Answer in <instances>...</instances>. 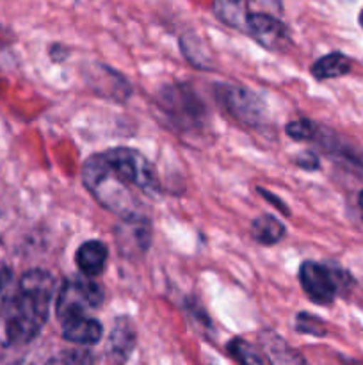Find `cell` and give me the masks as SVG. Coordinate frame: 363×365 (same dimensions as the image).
<instances>
[{
    "label": "cell",
    "instance_id": "6da1fadb",
    "mask_svg": "<svg viewBox=\"0 0 363 365\" xmlns=\"http://www.w3.org/2000/svg\"><path fill=\"white\" fill-rule=\"evenodd\" d=\"M80 178L93 198L120 217L142 216L146 203L160 195L155 166L139 150L127 146L93 153L82 164Z\"/></svg>",
    "mask_w": 363,
    "mask_h": 365
},
{
    "label": "cell",
    "instance_id": "7a4b0ae2",
    "mask_svg": "<svg viewBox=\"0 0 363 365\" xmlns=\"http://www.w3.org/2000/svg\"><path fill=\"white\" fill-rule=\"evenodd\" d=\"M53 282L52 274L43 269H32L20 278L6 310V339L9 346H27L41 334L48 321Z\"/></svg>",
    "mask_w": 363,
    "mask_h": 365
},
{
    "label": "cell",
    "instance_id": "3957f363",
    "mask_svg": "<svg viewBox=\"0 0 363 365\" xmlns=\"http://www.w3.org/2000/svg\"><path fill=\"white\" fill-rule=\"evenodd\" d=\"M157 106L173 127L184 132L203 127L209 116L203 100L187 84L164 86L157 93Z\"/></svg>",
    "mask_w": 363,
    "mask_h": 365
},
{
    "label": "cell",
    "instance_id": "277c9868",
    "mask_svg": "<svg viewBox=\"0 0 363 365\" xmlns=\"http://www.w3.org/2000/svg\"><path fill=\"white\" fill-rule=\"evenodd\" d=\"M302 291L317 305H330L340 292L351 287L352 278L337 266L306 260L299 267Z\"/></svg>",
    "mask_w": 363,
    "mask_h": 365
},
{
    "label": "cell",
    "instance_id": "5b68a950",
    "mask_svg": "<svg viewBox=\"0 0 363 365\" xmlns=\"http://www.w3.org/2000/svg\"><path fill=\"white\" fill-rule=\"evenodd\" d=\"M103 298L105 294H103L100 284L89 280V278H71L63 285L59 296H57V319L63 323L71 317L89 316L102 307Z\"/></svg>",
    "mask_w": 363,
    "mask_h": 365
},
{
    "label": "cell",
    "instance_id": "8992f818",
    "mask_svg": "<svg viewBox=\"0 0 363 365\" xmlns=\"http://www.w3.org/2000/svg\"><path fill=\"white\" fill-rule=\"evenodd\" d=\"M217 102L233 120L246 127H258L265 118V103L256 93L238 84H217Z\"/></svg>",
    "mask_w": 363,
    "mask_h": 365
},
{
    "label": "cell",
    "instance_id": "52a82bcc",
    "mask_svg": "<svg viewBox=\"0 0 363 365\" xmlns=\"http://www.w3.org/2000/svg\"><path fill=\"white\" fill-rule=\"evenodd\" d=\"M152 223L144 214L142 216L121 217L120 225L114 228L117 250H120L121 255L128 257V259L148 252L149 245H152Z\"/></svg>",
    "mask_w": 363,
    "mask_h": 365
},
{
    "label": "cell",
    "instance_id": "ba28073f",
    "mask_svg": "<svg viewBox=\"0 0 363 365\" xmlns=\"http://www.w3.org/2000/svg\"><path fill=\"white\" fill-rule=\"evenodd\" d=\"M248 34L256 43L273 52H281L290 45V34L281 20L269 13H251L248 20Z\"/></svg>",
    "mask_w": 363,
    "mask_h": 365
},
{
    "label": "cell",
    "instance_id": "9c48e42d",
    "mask_svg": "<svg viewBox=\"0 0 363 365\" xmlns=\"http://www.w3.org/2000/svg\"><path fill=\"white\" fill-rule=\"evenodd\" d=\"M135 348V328L128 317L121 316L114 321L107 341V353L116 364H125Z\"/></svg>",
    "mask_w": 363,
    "mask_h": 365
},
{
    "label": "cell",
    "instance_id": "30bf717a",
    "mask_svg": "<svg viewBox=\"0 0 363 365\" xmlns=\"http://www.w3.org/2000/svg\"><path fill=\"white\" fill-rule=\"evenodd\" d=\"M63 337L68 342L80 346L96 344L103 335V327L91 316H78L63 321Z\"/></svg>",
    "mask_w": 363,
    "mask_h": 365
},
{
    "label": "cell",
    "instance_id": "8fae6325",
    "mask_svg": "<svg viewBox=\"0 0 363 365\" xmlns=\"http://www.w3.org/2000/svg\"><path fill=\"white\" fill-rule=\"evenodd\" d=\"M107 259H109V250L102 241H85L78 246L75 253V262L84 277L95 278L103 273L105 269Z\"/></svg>",
    "mask_w": 363,
    "mask_h": 365
},
{
    "label": "cell",
    "instance_id": "7c38bea8",
    "mask_svg": "<svg viewBox=\"0 0 363 365\" xmlns=\"http://www.w3.org/2000/svg\"><path fill=\"white\" fill-rule=\"evenodd\" d=\"M260 344L265 351L270 365H308L299 351L287 344L280 335L265 330L260 334Z\"/></svg>",
    "mask_w": 363,
    "mask_h": 365
},
{
    "label": "cell",
    "instance_id": "4fadbf2b",
    "mask_svg": "<svg viewBox=\"0 0 363 365\" xmlns=\"http://www.w3.org/2000/svg\"><path fill=\"white\" fill-rule=\"evenodd\" d=\"M212 11L217 20L237 31L248 32L249 0H214Z\"/></svg>",
    "mask_w": 363,
    "mask_h": 365
},
{
    "label": "cell",
    "instance_id": "5bb4252c",
    "mask_svg": "<svg viewBox=\"0 0 363 365\" xmlns=\"http://www.w3.org/2000/svg\"><path fill=\"white\" fill-rule=\"evenodd\" d=\"M351 59L342 52H331L320 57L312 64V75L317 81H330V78L344 77L351 71Z\"/></svg>",
    "mask_w": 363,
    "mask_h": 365
},
{
    "label": "cell",
    "instance_id": "9a60e30c",
    "mask_svg": "<svg viewBox=\"0 0 363 365\" xmlns=\"http://www.w3.org/2000/svg\"><path fill=\"white\" fill-rule=\"evenodd\" d=\"M251 235L258 245L273 246L285 237V227L270 214H262L251 223Z\"/></svg>",
    "mask_w": 363,
    "mask_h": 365
},
{
    "label": "cell",
    "instance_id": "2e32d148",
    "mask_svg": "<svg viewBox=\"0 0 363 365\" xmlns=\"http://www.w3.org/2000/svg\"><path fill=\"white\" fill-rule=\"evenodd\" d=\"M228 349H230L231 355L235 356V360L241 365H263L262 359H260L258 353L253 349V346L248 344L246 341H242V339L231 341Z\"/></svg>",
    "mask_w": 363,
    "mask_h": 365
},
{
    "label": "cell",
    "instance_id": "e0dca14e",
    "mask_svg": "<svg viewBox=\"0 0 363 365\" xmlns=\"http://www.w3.org/2000/svg\"><path fill=\"white\" fill-rule=\"evenodd\" d=\"M45 365H93V355L85 349H64Z\"/></svg>",
    "mask_w": 363,
    "mask_h": 365
},
{
    "label": "cell",
    "instance_id": "ac0fdd59",
    "mask_svg": "<svg viewBox=\"0 0 363 365\" xmlns=\"http://www.w3.org/2000/svg\"><path fill=\"white\" fill-rule=\"evenodd\" d=\"M288 138H292L294 141H310L317 135V125L312 120H306V118H299V120L290 121V123L285 127Z\"/></svg>",
    "mask_w": 363,
    "mask_h": 365
},
{
    "label": "cell",
    "instance_id": "d6986e66",
    "mask_svg": "<svg viewBox=\"0 0 363 365\" xmlns=\"http://www.w3.org/2000/svg\"><path fill=\"white\" fill-rule=\"evenodd\" d=\"M14 274L7 264L0 262V317L6 314L11 296L14 292Z\"/></svg>",
    "mask_w": 363,
    "mask_h": 365
},
{
    "label": "cell",
    "instance_id": "ffe728a7",
    "mask_svg": "<svg viewBox=\"0 0 363 365\" xmlns=\"http://www.w3.org/2000/svg\"><path fill=\"white\" fill-rule=\"evenodd\" d=\"M298 328L305 334H313V335H324L326 330L322 328V323L317 321L315 317L308 316V314H299L298 316Z\"/></svg>",
    "mask_w": 363,
    "mask_h": 365
},
{
    "label": "cell",
    "instance_id": "44dd1931",
    "mask_svg": "<svg viewBox=\"0 0 363 365\" xmlns=\"http://www.w3.org/2000/svg\"><path fill=\"white\" fill-rule=\"evenodd\" d=\"M295 164H298L301 170H319V157L313 152H302L301 155L295 157Z\"/></svg>",
    "mask_w": 363,
    "mask_h": 365
},
{
    "label": "cell",
    "instance_id": "7402d4cb",
    "mask_svg": "<svg viewBox=\"0 0 363 365\" xmlns=\"http://www.w3.org/2000/svg\"><path fill=\"white\" fill-rule=\"evenodd\" d=\"M258 192H262V195H263V198H265V200H269V202L273 203V205H276L278 209H281V212H283L285 216H288V207L285 205V203L281 202V200L274 198V195H273V192H269V191H263V189H260V187H258Z\"/></svg>",
    "mask_w": 363,
    "mask_h": 365
},
{
    "label": "cell",
    "instance_id": "603a6c76",
    "mask_svg": "<svg viewBox=\"0 0 363 365\" xmlns=\"http://www.w3.org/2000/svg\"><path fill=\"white\" fill-rule=\"evenodd\" d=\"M358 205H359V210H362V216H363V191L359 192V198H358Z\"/></svg>",
    "mask_w": 363,
    "mask_h": 365
}]
</instances>
